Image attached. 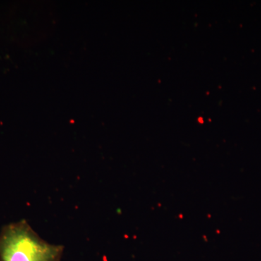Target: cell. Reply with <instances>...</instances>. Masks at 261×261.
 <instances>
[{
	"instance_id": "obj_1",
	"label": "cell",
	"mask_w": 261,
	"mask_h": 261,
	"mask_svg": "<svg viewBox=\"0 0 261 261\" xmlns=\"http://www.w3.org/2000/svg\"><path fill=\"white\" fill-rule=\"evenodd\" d=\"M63 250L42 240L24 220L0 233V261H60Z\"/></svg>"
}]
</instances>
